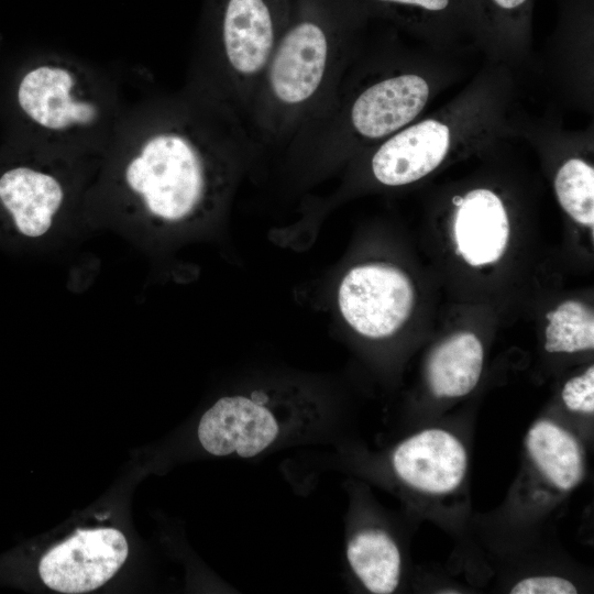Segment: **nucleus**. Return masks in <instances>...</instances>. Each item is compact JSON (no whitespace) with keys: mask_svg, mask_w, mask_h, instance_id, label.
I'll return each instance as SVG.
<instances>
[{"mask_svg":"<svg viewBox=\"0 0 594 594\" xmlns=\"http://www.w3.org/2000/svg\"><path fill=\"white\" fill-rule=\"evenodd\" d=\"M254 153L233 120L186 91L128 108L89 187L88 228L134 242L211 221Z\"/></svg>","mask_w":594,"mask_h":594,"instance_id":"nucleus-1","label":"nucleus"},{"mask_svg":"<svg viewBox=\"0 0 594 594\" xmlns=\"http://www.w3.org/2000/svg\"><path fill=\"white\" fill-rule=\"evenodd\" d=\"M346 29V0H290L249 116L254 152L287 147L323 108L342 74Z\"/></svg>","mask_w":594,"mask_h":594,"instance_id":"nucleus-2","label":"nucleus"},{"mask_svg":"<svg viewBox=\"0 0 594 594\" xmlns=\"http://www.w3.org/2000/svg\"><path fill=\"white\" fill-rule=\"evenodd\" d=\"M289 9L290 0H206L183 90L246 133L253 99Z\"/></svg>","mask_w":594,"mask_h":594,"instance_id":"nucleus-3","label":"nucleus"},{"mask_svg":"<svg viewBox=\"0 0 594 594\" xmlns=\"http://www.w3.org/2000/svg\"><path fill=\"white\" fill-rule=\"evenodd\" d=\"M12 99L31 143L89 155L102 154L128 110L105 74L57 53L19 72Z\"/></svg>","mask_w":594,"mask_h":594,"instance_id":"nucleus-4","label":"nucleus"},{"mask_svg":"<svg viewBox=\"0 0 594 594\" xmlns=\"http://www.w3.org/2000/svg\"><path fill=\"white\" fill-rule=\"evenodd\" d=\"M100 156L31 143L0 162V244L43 250L88 228L85 204Z\"/></svg>","mask_w":594,"mask_h":594,"instance_id":"nucleus-5","label":"nucleus"},{"mask_svg":"<svg viewBox=\"0 0 594 594\" xmlns=\"http://www.w3.org/2000/svg\"><path fill=\"white\" fill-rule=\"evenodd\" d=\"M321 414L302 387L254 388L219 398L200 418L198 440L215 457L254 458L307 431Z\"/></svg>","mask_w":594,"mask_h":594,"instance_id":"nucleus-6","label":"nucleus"},{"mask_svg":"<svg viewBox=\"0 0 594 594\" xmlns=\"http://www.w3.org/2000/svg\"><path fill=\"white\" fill-rule=\"evenodd\" d=\"M429 92L425 78L398 74L369 84L351 98L330 97L287 148L326 161L353 140L386 139L421 112Z\"/></svg>","mask_w":594,"mask_h":594,"instance_id":"nucleus-7","label":"nucleus"},{"mask_svg":"<svg viewBox=\"0 0 594 594\" xmlns=\"http://www.w3.org/2000/svg\"><path fill=\"white\" fill-rule=\"evenodd\" d=\"M415 304L409 277L387 263L355 265L338 288V306L343 319L370 339L395 334L408 320Z\"/></svg>","mask_w":594,"mask_h":594,"instance_id":"nucleus-8","label":"nucleus"},{"mask_svg":"<svg viewBox=\"0 0 594 594\" xmlns=\"http://www.w3.org/2000/svg\"><path fill=\"white\" fill-rule=\"evenodd\" d=\"M128 552L125 537L117 529H78L43 556L38 572L52 590L87 593L109 581L124 563Z\"/></svg>","mask_w":594,"mask_h":594,"instance_id":"nucleus-9","label":"nucleus"},{"mask_svg":"<svg viewBox=\"0 0 594 594\" xmlns=\"http://www.w3.org/2000/svg\"><path fill=\"white\" fill-rule=\"evenodd\" d=\"M397 476L411 487L432 494L455 490L464 479L468 455L452 433L428 429L403 441L393 452Z\"/></svg>","mask_w":594,"mask_h":594,"instance_id":"nucleus-10","label":"nucleus"},{"mask_svg":"<svg viewBox=\"0 0 594 594\" xmlns=\"http://www.w3.org/2000/svg\"><path fill=\"white\" fill-rule=\"evenodd\" d=\"M449 147V127L438 120H424L386 138L371 157V172L382 185H407L435 170Z\"/></svg>","mask_w":594,"mask_h":594,"instance_id":"nucleus-11","label":"nucleus"},{"mask_svg":"<svg viewBox=\"0 0 594 594\" xmlns=\"http://www.w3.org/2000/svg\"><path fill=\"white\" fill-rule=\"evenodd\" d=\"M457 251L472 266L498 261L508 244L509 220L501 198L490 189L468 193L454 218Z\"/></svg>","mask_w":594,"mask_h":594,"instance_id":"nucleus-12","label":"nucleus"},{"mask_svg":"<svg viewBox=\"0 0 594 594\" xmlns=\"http://www.w3.org/2000/svg\"><path fill=\"white\" fill-rule=\"evenodd\" d=\"M484 351L472 332H459L440 343L427 365L429 387L436 397H461L477 384Z\"/></svg>","mask_w":594,"mask_h":594,"instance_id":"nucleus-13","label":"nucleus"},{"mask_svg":"<svg viewBox=\"0 0 594 594\" xmlns=\"http://www.w3.org/2000/svg\"><path fill=\"white\" fill-rule=\"evenodd\" d=\"M527 449L543 475L558 488L570 491L583 479V453L575 438L549 420L529 430Z\"/></svg>","mask_w":594,"mask_h":594,"instance_id":"nucleus-14","label":"nucleus"},{"mask_svg":"<svg viewBox=\"0 0 594 594\" xmlns=\"http://www.w3.org/2000/svg\"><path fill=\"white\" fill-rule=\"evenodd\" d=\"M346 559L354 574L371 593L388 594L397 588L400 553L385 531H358L348 541Z\"/></svg>","mask_w":594,"mask_h":594,"instance_id":"nucleus-15","label":"nucleus"},{"mask_svg":"<svg viewBox=\"0 0 594 594\" xmlns=\"http://www.w3.org/2000/svg\"><path fill=\"white\" fill-rule=\"evenodd\" d=\"M546 317V351L573 353L594 348V315L585 304L565 300Z\"/></svg>","mask_w":594,"mask_h":594,"instance_id":"nucleus-16","label":"nucleus"},{"mask_svg":"<svg viewBox=\"0 0 594 594\" xmlns=\"http://www.w3.org/2000/svg\"><path fill=\"white\" fill-rule=\"evenodd\" d=\"M554 190L563 210L576 222L594 224V168L581 158L568 160L554 178Z\"/></svg>","mask_w":594,"mask_h":594,"instance_id":"nucleus-17","label":"nucleus"},{"mask_svg":"<svg viewBox=\"0 0 594 594\" xmlns=\"http://www.w3.org/2000/svg\"><path fill=\"white\" fill-rule=\"evenodd\" d=\"M563 403L573 411H594V366L591 365L579 376L569 380L561 393Z\"/></svg>","mask_w":594,"mask_h":594,"instance_id":"nucleus-18","label":"nucleus"},{"mask_svg":"<svg viewBox=\"0 0 594 594\" xmlns=\"http://www.w3.org/2000/svg\"><path fill=\"white\" fill-rule=\"evenodd\" d=\"M575 585L560 576H531L517 582L512 594H574Z\"/></svg>","mask_w":594,"mask_h":594,"instance_id":"nucleus-19","label":"nucleus"},{"mask_svg":"<svg viewBox=\"0 0 594 594\" xmlns=\"http://www.w3.org/2000/svg\"><path fill=\"white\" fill-rule=\"evenodd\" d=\"M375 8L402 14L406 11L440 13L449 9L451 0H365Z\"/></svg>","mask_w":594,"mask_h":594,"instance_id":"nucleus-20","label":"nucleus"},{"mask_svg":"<svg viewBox=\"0 0 594 594\" xmlns=\"http://www.w3.org/2000/svg\"><path fill=\"white\" fill-rule=\"evenodd\" d=\"M498 9L509 12L521 8L528 0H491Z\"/></svg>","mask_w":594,"mask_h":594,"instance_id":"nucleus-21","label":"nucleus"}]
</instances>
